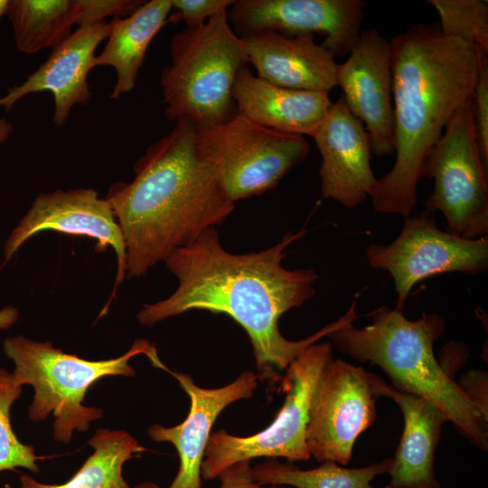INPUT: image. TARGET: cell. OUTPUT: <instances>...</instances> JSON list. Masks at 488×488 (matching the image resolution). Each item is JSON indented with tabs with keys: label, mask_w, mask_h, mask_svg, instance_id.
<instances>
[{
	"label": "cell",
	"mask_w": 488,
	"mask_h": 488,
	"mask_svg": "<svg viewBox=\"0 0 488 488\" xmlns=\"http://www.w3.org/2000/svg\"><path fill=\"white\" fill-rule=\"evenodd\" d=\"M305 233V229L288 231L269 249L232 254L221 246L215 227L207 229L164 261L177 278V288L167 298L145 305L137 314L138 322L151 326L191 310L227 314L249 337L258 379L277 380L305 348L359 317L354 299L337 321L305 339L291 341L280 333L278 320L283 314L302 306L315 294L314 270L282 266L287 247Z\"/></svg>",
	"instance_id": "cell-1"
},
{
	"label": "cell",
	"mask_w": 488,
	"mask_h": 488,
	"mask_svg": "<svg viewBox=\"0 0 488 488\" xmlns=\"http://www.w3.org/2000/svg\"><path fill=\"white\" fill-rule=\"evenodd\" d=\"M390 45L396 159L370 196L376 211L405 219L444 129L473 98L479 59L472 43L445 35L436 23L412 25Z\"/></svg>",
	"instance_id": "cell-2"
},
{
	"label": "cell",
	"mask_w": 488,
	"mask_h": 488,
	"mask_svg": "<svg viewBox=\"0 0 488 488\" xmlns=\"http://www.w3.org/2000/svg\"><path fill=\"white\" fill-rule=\"evenodd\" d=\"M197 136L193 122L175 121L136 162L133 180L113 183L108 192L125 239L128 278L145 275L235 208L200 155Z\"/></svg>",
	"instance_id": "cell-3"
},
{
	"label": "cell",
	"mask_w": 488,
	"mask_h": 488,
	"mask_svg": "<svg viewBox=\"0 0 488 488\" xmlns=\"http://www.w3.org/2000/svg\"><path fill=\"white\" fill-rule=\"evenodd\" d=\"M371 323L352 324L328 336L341 352L361 362L379 366L401 391L422 397L437 406L475 446L488 447V418L468 399L434 354V343L446 324L437 314L414 321L402 311L380 306L369 314Z\"/></svg>",
	"instance_id": "cell-4"
},
{
	"label": "cell",
	"mask_w": 488,
	"mask_h": 488,
	"mask_svg": "<svg viewBox=\"0 0 488 488\" xmlns=\"http://www.w3.org/2000/svg\"><path fill=\"white\" fill-rule=\"evenodd\" d=\"M227 11L217 13L201 26H186L171 37V63L162 69L160 76L168 120L189 119L198 128H206L237 115L234 83L249 60Z\"/></svg>",
	"instance_id": "cell-5"
},
{
	"label": "cell",
	"mask_w": 488,
	"mask_h": 488,
	"mask_svg": "<svg viewBox=\"0 0 488 488\" xmlns=\"http://www.w3.org/2000/svg\"><path fill=\"white\" fill-rule=\"evenodd\" d=\"M5 356L14 362L15 381L34 389L28 415L34 422L54 418V440L69 443L75 431H86L89 424L103 416V410L83 404L87 390L108 376H135L129 361L145 354L163 367L155 348L145 339H137L123 355L100 361H89L64 352L50 342H36L18 335L3 342Z\"/></svg>",
	"instance_id": "cell-6"
},
{
	"label": "cell",
	"mask_w": 488,
	"mask_h": 488,
	"mask_svg": "<svg viewBox=\"0 0 488 488\" xmlns=\"http://www.w3.org/2000/svg\"><path fill=\"white\" fill-rule=\"evenodd\" d=\"M333 359L330 343H314L291 361L286 369L283 406L263 430L248 436H233L223 429L211 432L202 464V478L215 479L230 465L258 457L308 460L311 455L306 427L311 404L322 374Z\"/></svg>",
	"instance_id": "cell-7"
},
{
	"label": "cell",
	"mask_w": 488,
	"mask_h": 488,
	"mask_svg": "<svg viewBox=\"0 0 488 488\" xmlns=\"http://www.w3.org/2000/svg\"><path fill=\"white\" fill-rule=\"evenodd\" d=\"M197 145L233 202L272 189L309 153L303 136L277 131L238 114L223 124L198 128Z\"/></svg>",
	"instance_id": "cell-8"
},
{
	"label": "cell",
	"mask_w": 488,
	"mask_h": 488,
	"mask_svg": "<svg viewBox=\"0 0 488 488\" xmlns=\"http://www.w3.org/2000/svg\"><path fill=\"white\" fill-rule=\"evenodd\" d=\"M487 173L476 144L472 98L446 125L423 176L434 180L426 210L444 214L446 231L467 239L487 236Z\"/></svg>",
	"instance_id": "cell-9"
},
{
	"label": "cell",
	"mask_w": 488,
	"mask_h": 488,
	"mask_svg": "<svg viewBox=\"0 0 488 488\" xmlns=\"http://www.w3.org/2000/svg\"><path fill=\"white\" fill-rule=\"evenodd\" d=\"M397 239L388 245H370L369 265L392 277L397 292L395 309L403 311L411 288L431 276L461 272L478 274L488 269V237L467 239L441 230L433 212L404 219Z\"/></svg>",
	"instance_id": "cell-10"
},
{
	"label": "cell",
	"mask_w": 488,
	"mask_h": 488,
	"mask_svg": "<svg viewBox=\"0 0 488 488\" xmlns=\"http://www.w3.org/2000/svg\"><path fill=\"white\" fill-rule=\"evenodd\" d=\"M371 373L342 359L325 367L315 389L306 427L311 456L347 465L358 436L376 419Z\"/></svg>",
	"instance_id": "cell-11"
},
{
	"label": "cell",
	"mask_w": 488,
	"mask_h": 488,
	"mask_svg": "<svg viewBox=\"0 0 488 488\" xmlns=\"http://www.w3.org/2000/svg\"><path fill=\"white\" fill-rule=\"evenodd\" d=\"M363 0H234L227 11L241 36L259 31L286 35L320 33L333 57L348 56L361 33Z\"/></svg>",
	"instance_id": "cell-12"
},
{
	"label": "cell",
	"mask_w": 488,
	"mask_h": 488,
	"mask_svg": "<svg viewBox=\"0 0 488 488\" xmlns=\"http://www.w3.org/2000/svg\"><path fill=\"white\" fill-rule=\"evenodd\" d=\"M43 230H55L97 240L96 250H115L117 269L113 295L126 277V245L110 203L91 188L56 190L39 194L6 239L5 262H8L31 237Z\"/></svg>",
	"instance_id": "cell-13"
},
{
	"label": "cell",
	"mask_w": 488,
	"mask_h": 488,
	"mask_svg": "<svg viewBox=\"0 0 488 488\" xmlns=\"http://www.w3.org/2000/svg\"><path fill=\"white\" fill-rule=\"evenodd\" d=\"M337 85L349 110L365 124L371 153L395 151L390 41L375 28L361 31L347 60L338 64Z\"/></svg>",
	"instance_id": "cell-14"
},
{
	"label": "cell",
	"mask_w": 488,
	"mask_h": 488,
	"mask_svg": "<svg viewBox=\"0 0 488 488\" xmlns=\"http://www.w3.org/2000/svg\"><path fill=\"white\" fill-rule=\"evenodd\" d=\"M322 156L321 192L348 208L370 196L377 178L371 166V145L362 125L343 96L333 102L313 137Z\"/></svg>",
	"instance_id": "cell-15"
},
{
	"label": "cell",
	"mask_w": 488,
	"mask_h": 488,
	"mask_svg": "<svg viewBox=\"0 0 488 488\" xmlns=\"http://www.w3.org/2000/svg\"><path fill=\"white\" fill-rule=\"evenodd\" d=\"M171 374L189 396V414L179 425L167 427L155 424L147 433L155 442L173 444L177 451L179 469L168 488H202V464L214 422L231 403L251 398L258 379L247 371L223 387L206 389L196 385L189 374Z\"/></svg>",
	"instance_id": "cell-16"
},
{
	"label": "cell",
	"mask_w": 488,
	"mask_h": 488,
	"mask_svg": "<svg viewBox=\"0 0 488 488\" xmlns=\"http://www.w3.org/2000/svg\"><path fill=\"white\" fill-rule=\"evenodd\" d=\"M110 30L111 22L105 21L77 27L23 82L0 97V108L8 112L24 96L50 91L54 99L53 123L62 126L73 106L89 104L88 74L94 68L97 47Z\"/></svg>",
	"instance_id": "cell-17"
},
{
	"label": "cell",
	"mask_w": 488,
	"mask_h": 488,
	"mask_svg": "<svg viewBox=\"0 0 488 488\" xmlns=\"http://www.w3.org/2000/svg\"><path fill=\"white\" fill-rule=\"evenodd\" d=\"M259 78L280 87L328 91L337 85L333 55L314 34L286 35L259 31L239 36Z\"/></svg>",
	"instance_id": "cell-18"
},
{
	"label": "cell",
	"mask_w": 488,
	"mask_h": 488,
	"mask_svg": "<svg viewBox=\"0 0 488 488\" xmlns=\"http://www.w3.org/2000/svg\"><path fill=\"white\" fill-rule=\"evenodd\" d=\"M373 390L391 399L401 410L404 421L399 444L382 488H441L435 472V455L447 416L429 400L401 391L371 373Z\"/></svg>",
	"instance_id": "cell-19"
},
{
	"label": "cell",
	"mask_w": 488,
	"mask_h": 488,
	"mask_svg": "<svg viewBox=\"0 0 488 488\" xmlns=\"http://www.w3.org/2000/svg\"><path fill=\"white\" fill-rule=\"evenodd\" d=\"M233 99L237 114L256 124L312 137L333 104L328 91L280 87L254 75L247 65L237 75Z\"/></svg>",
	"instance_id": "cell-20"
},
{
	"label": "cell",
	"mask_w": 488,
	"mask_h": 488,
	"mask_svg": "<svg viewBox=\"0 0 488 488\" xmlns=\"http://www.w3.org/2000/svg\"><path fill=\"white\" fill-rule=\"evenodd\" d=\"M172 8V0H151L127 16L112 18L107 43L94 61V68L111 66L116 70L111 99H118L133 90L147 48L167 23Z\"/></svg>",
	"instance_id": "cell-21"
},
{
	"label": "cell",
	"mask_w": 488,
	"mask_h": 488,
	"mask_svg": "<svg viewBox=\"0 0 488 488\" xmlns=\"http://www.w3.org/2000/svg\"><path fill=\"white\" fill-rule=\"evenodd\" d=\"M5 14L17 50L26 54L52 50L74 25L93 23L88 0H9Z\"/></svg>",
	"instance_id": "cell-22"
},
{
	"label": "cell",
	"mask_w": 488,
	"mask_h": 488,
	"mask_svg": "<svg viewBox=\"0 0 488 488\" xmlns=\"http://www.w3.org/2000/svg\"><path fill=\"white\" fill-rule=\"evenodd\" d=\"M89 445L94 452L69 481L48 484L22 474L19 488H130L123 476V465L145 448L128 432L108 428L98 429Z\"/></svg>",
	"instance_id": "cell-23"
},
{
	"label": "cell",
	"mask_w": 488,
	"mask_h": 488,
	"mask_svg": "<svg viewBox=\"0 0 488 488\" xmlns=\"http://www.w3.org/2000/svg\"><path fill=\"white\" fill-rule=\"evenodd\" d=\"M391 458L359 468H347L324 461L313 469H301L291 463L267 459L252 466V476L263 485H289L295 488H373L371 481L389 473Z\"/></svg>",
	"instance_id": "cell-24"
},
{
	"label": "cell",
	"mask_w": 488,
	"mask_h": 488,
	"mask_svg": "<svg viewBox=\"0 0 488 488\" xmlns=\"http://www.w3.org/2000/svg\"><path fill=\"white\" fill-rule=\"evenodd\" d=\"M23 387L14 380L13 372L0 368V472L21 467L38 473L40 467L33 446L22 443L11 424V408L19 399Z\"/></svg>",
	"instance_id": "cell-25"
},
{
	"label": "cell",
	"mask_w": 488,
	"mask_h": 488,
	"mask_svg": "<svg viewBox=\"0 0 488 488\" xmlns=\"http://www.w3.org/2000/svg\"><path fill=\"white\" fill-rule=\"evenodd\" d=\"M437 12L439 27L447 36L460 38L475 48L488 50L486 0H428Z\"/></svg>",
	"instance_id": "cell-26"
},
{
	"label": "cell",
	"mask_w": 488,
	"mask_h": 488,
	"mask_svg": "<svg viewBox=\"0 0 488 488\" xmlns=\"http://www.w3.org/2000/svg\"><path fill=\"white\" fill-rule=\"evenodd\" d=\"M476 50L479 66L473 95L474 132L482 162L488 170V50Z\"/></svg>",
	"instance_id": "cell-27"
},
{
	"label": "cell",
	"mask_w": 488,
	"mask_h": 488,
	"mask_svg": "<svg viewBox=\"0 0 488 488\" xmlns=\"http://www.w3.org/2000/svg\"><path fill=\"white\" fill-rule=\"evenodd\" d=\"M234 0H172L175 12L167 23L183 21L187 27H198L221 11L228 10Z\"/></svg>",
	"instance_id": "cell-28"
},
{
	"label": "cell",
	"mask_w": 488,
	"mask_h": 488,
	"mask_svg": "<svg viewBox=\"0 0 488 488\" xmlns=\"http://www.w3.org/2000/svg\"><path fill=\"white\" fill-rule=\"evenodd\" d=\"M251 461L238 462L219 475V488H284L282 486L263 485L256 482L252 476Z\"/></svg>",
	"instance_id": "cell-29"
},
{
	"label": "cell",
	"mask_w": 488,
	"mask_h": 488,
	"mask_svg": "<svg viewBox=\"0 0 488 488\" xmlns=\"http://www.w3.org/2000/svg\"><path fill=\"white\" fill-rule=\"evenodd\" d=\"M468 399L488 418L487 408V374L480 371H472L461 377L457 382Z\"/></svg>",
	"instance_id": "cell-30"
},
{
	"label": "cell",
	"mask_w": 488,
	"mask_h": 488,
	"mask_svg": "<svg viewBox=\"0 0 488 488\" xmlns=\"http://www.w3.org/2000/svg\"><path fill=\"white\" fill-rule=\"evenodd\" d=\"M19 319V310L16 306L6 305L0 309V330L12 327Z\"/></svg>",
	"instance_id": "cell-31"
},
{
	"label": "cell",
	"mask_w": 488,
	"mask_h": 488,
	"mask_svg": "<svg viewBox=\"0 0 488 488\" xmlns=\"http://www.w3.org/2000/svg\"><path fill=\"white\" fill-rule=\"evenodd\" d=\"M12 132V124L7 119L0 117V144L8 138Z\"/></svg>",
	"instance_id": "cell-32"
},
{
	"label": "cell",
	"mask_w": 488,
	"mask_h": 488,
	"mask_svg": "<svg viewBox=\"0 0 488 488\" xmlns=\"http://www.w3.org/2000/svg\"><path fill=\"white\" fill-rule=\"evenodd\" d=\"M134 488H160L156 483L152 482H144L136 485Z\"/></svg>",
	"instance_id": "cell-33"
},
{
	"label": "cell",
	"mask_w": 488,
	"mask_h": 488,
	"mask_svg": "<svg viewBox=\"0 0 488 488\" xmlns=\"http://www.w3.org/2000/svg\"><path fill=\"white\" fill-rule=\"evenodd\" d=\"M9 0H0V18L6 14Z\"/></svg>",
	"instance_id": "cell-34"
}]
</instances>
